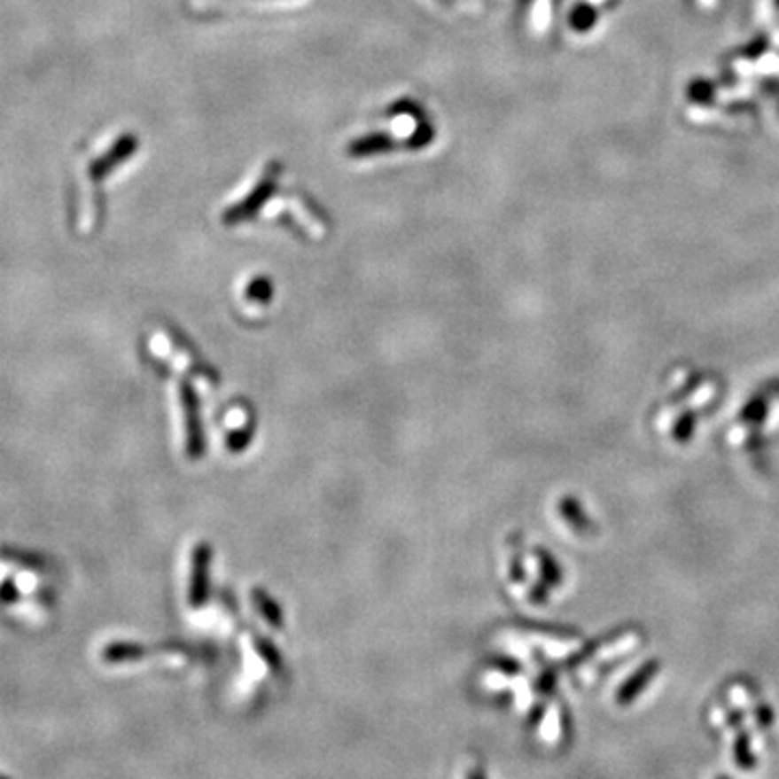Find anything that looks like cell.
I'll return each instance as SVG.
<instances>
[{"mask_svg":"<svg viewBox=\"0 0 779 779\" xmlns=\"http://www.w3.org/2000/svg\"><path fill=\"white\" fill-rule=\"evenodd\" d=\"M135 150L136 139L129 132L97 136L76 150L67 184V210L72 225L81 234L100 228L105 217V186Z\"/></svg>","mask_w":779,"mask_h":779,"instance_id":"cell-1","label":"cell"},{"mask_svg":"<svg viewBox=\"0 0 779 779\" xmlns=\"http://www.w3.org/2000/svg\"><path fill=\"white\" fill-rule=\"evenodd\" d=\"M736 762H738V767L741 768H752L753 767V756H752V752H749V743H747V736H738V741H736Z\"/></svg>","mask_w":779,"mask_h":779,"instance_id":"cell-2","label":"cell"},{"mask_svg":"<svg viewBox=\"0 0 779 779\" xmlns=\"http://www.w3.org/2000/svg\"><path fill=\"white\" fill-rule=\"evenodd\" d=\"M717 779H725V777H717Z\"/></svg>","mask_w":779,"mask_h":779,"instance_id":"cell-3","label":"cell"}]
</instances>
